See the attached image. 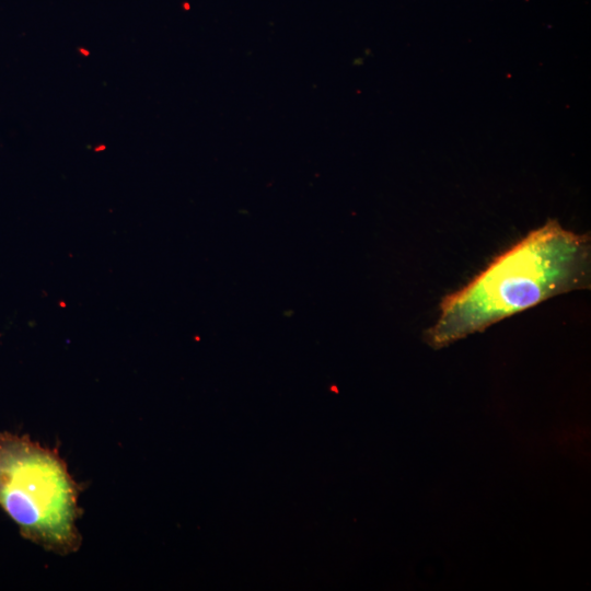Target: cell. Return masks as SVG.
Instances as JSON below:
<instances>
[{
	"label": "cell",
	"instance_id": "obj_1",
	"mask_svg": "<svg viewBox=\"0 0 591 591\" xmlns=\"http://www.w3.org/2000/svg\"><path fill=\"white\" fill-rule=\"evenodd\" d=\"M590 278V236L548 219L445 296L424 338L442 348L549 298L589 288Z\"/></svg>",
	"mask_w": 591,
	"mask_h": 591
},
{
	"label": "cell",
	"instance_id": "obj_2",
	"mask_svg": "<svg viewBox=\"0 0 591 591\" xmlns=\"http://www.w3.org/2000/svg\"><path fill=\"white\" fill-rule=\"evenodd\" d=\"M82 490L58 449L0 432V508L24 538L58 555L76 553L82 543Z\"/></svg>",
	"mask_w": 591,
	"mask_h": 591
}]
</instances>
